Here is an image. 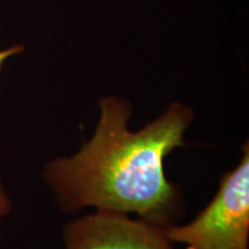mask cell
<instances>
[{
  "label": "cell",
  "instance_id": "cell-4",
  "mask_svg": "<svg viewBox=\"0 0 249 249\" xmlns=\"http://www.w3.org/2000/svg\"><path fill=\"white\" fill-rule=\"evenodd\" d=\"M24 50V48L22 45H13L11 46V48L8 49H5V50H1L0 51V71H1L2 66H4L5 61L7 60L8 58L13 57V55H17L18 53H21Z\"/></svg>",
  "mask_w": 249,
  "mask_h": 249
},
{
  "label": "cell",
  "instance_id": "cell-1",
  "mask_svg": "<svg viewBox=\"0 0 249 249\" xmlns=\"http://www.w3.org/2000/svg\"><path fill=\"white\" fill-rule=\"evenodd\" d=\"M92 138L75 155L59 158L45 177L66 210L93 207L101 211L136 213L156 225H172L180 205L178 188L165 176L164 160L183 144L193 113L173 103L144 128L132 132V105L108 96L99 102Z\"/></svg>",
  "mask_w": 249,
  "mask_h": 249
},
{
  "label": "cell",
  "instance_id": "cell-3",
  "mask_svg": "<svg viewBox=\"0 0 249 249\" xmlns=\"http://www.w3.org/2000/svg\"><path fill=\"white\" fill-rule=\"evenodd\" d=\"M167 227L135 220L126 213L101 211L67 224L66 249H174Z\"/></svg>",
  "mask_w": 249,
  "mask_h": 249
},
{
  "label": "cell",
  "instance_id": "cell-2",
  "mask_svg": "<svg viewBox=\"0 0 249 249\" xmlns=\"http://www.w3.org/2000/svg\"><path fill=\"white\" fill-rule=\"evenodd\" d=\"M170 240L186 249H248L249 151L225 174L213 198L191 223L166 229Z\"/></svg>",
  "mask_w": 249,
  "mask_h": 249
},
{
  "label": "cell",
  "instance_id": "cell-5",
  "mask_svg": "<svg viewBox=\"0 0 249 249\" xmlns=\"http://www.w3.org/2000/svg\"><path fill=\"white\" fill-rule=\"evenodd\" d=\"M8 207H9L8 201H7V198H6L4 192H2L1 186H0V216L7 213Z\"/></svg>",
  "mask_w": 249,
  "mask_h": 249
}]
</instances>
